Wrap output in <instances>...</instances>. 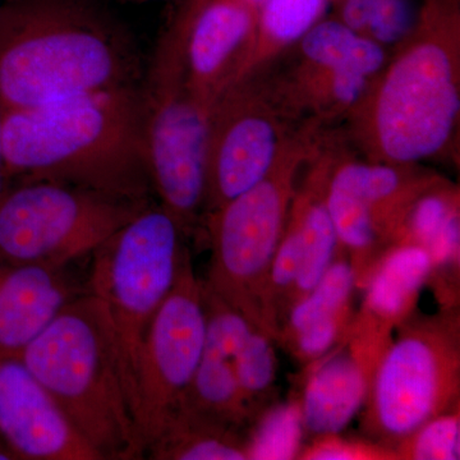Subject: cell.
<instances>
[{
    "label": "cell",
    "mask_w": 460,
    "mask_h": 460,
    "mask_svg": "<svg viewBox=\"0 0 460 460\" xmlns=\"http://www.w3.org/2000/svg\"><path fill=\"white\" fill-rule=\"evenodd\" d=\"M460 118V0H420L410 35L339 129L363 159L420 165L456 157Z\"/></svg>",
    "instance_id": "obj_1"
},
{
    "label": "cell",
    "mask_w": 460,
    "mask_h": 460,
    "mask_svg": "<svg viewBox=\"0 0 460 460\" xmlns=\"http://www.w3.org/2000/svg\"><path fill=\"white\" fill-rule=\"evenodd\" d=\"M135 36L109 0L0 3V105L41 107L141 86Z\"/></svg>",
    "instance_id": "obj_2"
},
{
    "label": "cell",
    "mask_w": 460,
    "mask_h": 460,
    "mask_svg": "<svg viewBox=\"0 0 460 460\" xmlns=\"http://www.w3.org/2000/svg\"><path fill=\"white\" fill-rule=\"evenodd\" d=\"M2 142L9 183L59 181L140 202L154 195L141 86L3 109Z\"/></svg>",
    "instance_id": "obj_3"
},
{
    "label": "cell",
    "mask_w": 460,
    "mask_h": 460,
    "mask_svg": "<svg viewBox=\"0 0 460 460\" xmlns=\"http://www.w3.org/2000/svg\"><path fill=\"white\" fill-rule=\"evenodd\" d=\"M21 358L102 460L145 458L119 341L91 293L66 305Z\"/></svg>",
    "instance_id": "obj_4"
},
{
    "label": "cell",
    "mask_w": 460,
    "mask_h": 460,
    "mask_svg": "<svg viewBox=\"0 0 460 460\" xmlns=\"http://www.w3.org/2000/svg\"><path fill=\"white\" fill-rule=\"evenodd\" d=\"M328 131L314 124L296 129L259 183L205 219L211 244L205 286L269 334L263 313L266 278L302 172Z\"/></svg>",
    "instance_id": "obj_5"
},
{
    "label": "cell",
    "mask_w": 460,
    "mask_h": 460,
    "mask_svg": "<svg viewBox=\"0 0 460 460\" xmlns=\"http://www.w3.org/2000/svg\"><path fill=\"white\" fill-rule=\"evenodd\" d=\"M186 17L177 9L157 40L141 84L151 189L187 234L204 219L211 108L187 77Z\"/></svg>",
    "instance_id": "obj_6"
},
{
    "label": "cell",
    "mask_w": 460,
    "mask_h": 460,
    "mask_svg": "<svg viewBox=\"0 0 460 460\" xmlns=\"http://www.w3.org/2000/svg\"><path fill=\"white\" fill-rule=\"evenodd\" d=\"M186 235L169 211L150 204L90 256L87 292L107 308L133 402L145 338L189 252L183 243Z\"/></svg>",
    "instance_id": "obj_7"
},
{
    "label": "cell",
    "mask_w": 460,
    "mask_h": 460,
    "mask_svg": "<svg viewBox=\"0 0 460 460\" xmlns=\"http://www.w3.org/2000/svg\"><path fill=\"white\" fill-rule=\"evenodd\" d=\"M150 204L59 181H12L0 199V262L72 265Z\"/></svg>",
    "instance_id": "obj_8"
},
{
    "label": "cell",
    "mask_w": 460,
    "mask_h": 460,
    "mask_svg": "<svg viewBox=\"0 0 460 460\" xmlns=\"http://www.w3.org/2000/svg\"><path fill=\"white\" fill-rule=\"evenodd\" d=\"M405 323L378 359L365 404L366 429L392 452L423 423L459 407L458 323L454 316Z\"/></svg>",
    "instance_id": "obj_9"
},
{
    "label": "cell",
    "mask_w": 460,
    "mask_h": 460,
    "mask_svg": "<svg viewBox=\"0 0 460 460\" xmlns=\"http://www.w3.org/2000/svg\"><path fill=\"white\" fill-rule=\"evenodd\" d=\"M389 54L332 14L265 68L296 123L332 128L361 102Z\"/></svg>",
    "instance_id": "obj_10"
},
{
    "label": "cell",
    "mask_w": 460,
    "mask_h": 460,
    "mask_svg": "<svg viewBox=\"0 0 460 460\" xmlns=\"http://www.w3.org/2000/svg\"><path fill=\"white\" fill-rule=\"evenodd\" d=\"M301 127L281 104L265 66L230 84L210 111L204 220L259 183Z\"/></svg>",
    "instance_id": "obj_11"
},
{
    "label": "cell",
    "mask_w": 460,
    "mask_h": 460,
    "mask_svg": "<svg viewBox=\"0 0 460 460\" xmlns=\"http://www.w3.org/2000/svg\"><path fill=\"white\" fill-rule=\"evenodd\" d=\"M204 284L187 252L174 287L145 338L135 378V408L146 449L189 392L204 352Z\"/></svg>",
    "instance_id": "obj_12"
},
{
    "label": "cell",
    "mask_w": 460,
    "mask_h": 460,
    "mask_svg": "<svg viewBox=\"0 0 460 460\" xmlns=\"http://www.w3.org/2000/svg\"><path fill=\"white\" fill-rule=\"evenodd\" d=\"M436 177L420 165L350 155L341 131H334L325 204L341 247L353 259L367 260L384 244H394L411 202Z\"/></svg>",
    "instance_id": "obj_13"
},
{
    "label": "cell",
    "mask_w": 460,
    "mask_h": 460,
    "mask_svg": "<svg viewBox=\"0 0 460 460\" xmlns=\"http://www.w3.org/2000/svg\"><path fill=\"white\" fill-rule=\"evenodd\" d=\"M187 77L208 107L247 74L255 50L259 5L251 0H181Z\"/></svg>",
    "instance_id": "obj_14"
},
{
    "label": "cell",
    "mask_w": 460,
    "mask_h": 460,
    "mask_svg": "<svg viewBox=\"0 0 460 460\" xmlns=\"http://www.w3.org/2000/svg\"><path fill=\"white\" fill-rule=\"evenodd\" d=\"M390 330L362 314L350 325L347 344L314 368L299 402L305 434L314 438L339 435L359 414Z\"/></svg>",
    "instance_id": "obj_15"
},
{
    "label": "cell",
    "mask_w": 460,
    "mask_h": 460,
    "mask_svg": "<svg viewBox=\"0 0 460 460\" xmlns=\"http://www.w3.org/2000/svg\"><path fill=\"white\" fill-rule=\"evenodd\" d=\"M0 438L31 460H102L21 356H0Z\"/></svg>",
    "instance_id": "obj_16"
},
{
    "label": "cell",
    "mask_w": 460,
    "mask_h": 460,
    "mask_svg": "<svg viewBox=\"0 0 460 460\" xmlns=\"http://www.w3.org/2000/svg\"><path fill=\"white\" fill-rule=\"evenodd\" d=\"M71 266L0 262V356H21L66 305L87 292Z\"/></svg>",
    "instance_id": "obj_17"
},
{
    "label": "cell",
    "mask_w": 460,
    "mask_h": 460,
    "mask_svg": "<svg viewBox=\"0 0 460 460\" xmlns=\"http://www.w3.org/2000/svg\"><path fill=\"white\" fill-rule=\"evenodd\" d=\"M434 272V261L425 247L392 244L368 272L363 313L390 328L402 323Z\"/></svg>",
    "instance_id": "obj_18"
},
{
    "label": "cell",
    "mask_w": 460,
    "mask_h": 460,
    "mask_svg": "<svg viewBox=\"0 0 460 460\" xmlns=\"http://www.w3.org/2000/svg\"><path fill=\"white\" fill-rule=\"evenodd\" d=\"M395 243L425 247L434 270L456 268L460 246L458 189L438 175L411 202Z\"/></svg>",
    "instance_id": "obj_19"
},
{
    "label": "cell",
    "mask_w": 460,
    "mask_h": 460,
    "mask_svg": "<svg viewBox=\"0 0 460 460\" xmlns=\"http://www.w3.org/2000/svg\"><path fill=\"white\" fill-rule=\"evenodd\" d=\"M146 456L155 460H246L247 438L239 435V429L181 405L148 445Z\"/></svg>",
    "instance_id": "obj_20"
},
{
    "label": "cell",
    "mask_w": 460,
    "mask_h": 460,
    "mask_svg": "<svg viewBox=\"0 0 460 460\" xmlns=\"http://www.w3.org/2000/svg\"><path fill=\"white\" fill-rule=\"evenodd\" d=\"M234 357L235 353L204 345L198 370L181 405L239 429L253 419L238 384Z\"/></svg>",
    "instance_id": "obj_21"
},
{
    "label": "cell",
    "mask_w": 460,
    "mask_h": 460,
    "mask_svg": "<svg viewBox=\"0 0 460 460\" xmlns=\"http://www.w3.org/2000/svg\"><path fill=\"white\" fill-rule=\"evenodd\" d=\"M335 0H263L247 74L268 66L328 17ZM246 74V75H247Z\"/></svg>",
    "instance_id": "obj_22"
},
{
    "label": "cell",
    "mask_w": 460,
    "mask_h": 460,
    "mask_svg": "<svg viewBox=\"0 0 460 460\" xmlns=\"http://www.w3.org/2000/svg\"><path fill=\"white\" fill-rule=\"evenodd\" d=\"M420 0H335L332 14L392 50L416 25Z\"/></svg>",
    "instance_id": "obj_23"
},
{
    "label": "cell",
    "mask_w": 460,
    "mask_h": 460,
    "mask_svg": "<svg viewBox=\"0 0 460 460\" xmlns=\"http://www.w3.org/2000/svg\"><path fill=\"white\" fill-rule=\"evenodd\" d=\"M357 284L352 261L338 255L316 287L288 308L286 328L279 335L288 339L317 321L350 316V302Z\"/></svg>",
    "instance_id": "obj_24"
},
{
    "label": "cell",
    "mask_w": 460,
    "mask_h": 460,
    "mask_svg": "<svg viewBox=\"0 0 460 460\" xmlns=\"http://www.w3.org/2000/svg\"><path fill=\"white\" fill-rule=\"evenodd\" d=\"M271 335L253 325L234 357V368L242 394L255 420L271 399L277 377V356Z\"/></svg>",
    "instance_id": "obj_25"
},
{
    "label": "cell",
    "mask_w": 460,
    "mask_h": 460,
    "mask_svg": "<svg viewBox=\"0 0 460 460\" xmlns=\"http://www.w3.org/2000/svg\"><path fill=\"white\" fill-rule=\"evenodd\" d=\"M247 438L248 459H295L301 454L305 429L298 402L266 408Z\"/></svg>",
    "instance_id": "obj_26"
},
{
    "label": "cell",
    "mask_w": 460,
    "mask_h": 460,
    "mask_svg": "<svg viewBox=\"0 0 460 460\" xmlns=\"http://www.w3.org/2000/svg\"><path fill=\"white\" fill-rule=\"evenodd\" d=\"M396 459L458 460L460 458L459 407L423 423L394 450Z\"/></svg>",
    "instance_id": "obj_27"
},
{
    "label": "cell",
    "mask_w": 460,
    "mask_h": 460,
    "mask_svg": "<svg viewBox=\"0 0 460 460\" xmlns=\"http://www.w3.org/2000/svg\"><path fill=\"white\" fill-rule=\"evenodd\" d=\"M299 456L310 460L396 459L394 452L386 447L353 443L338 435L314 438V443Z\"/></svg>",
    "instance_id": "obj_28"
},
{
    "label": "cell",
    "mask_w": 460,
    "mask_h": 460,
    "mask_svg": "<svg viewBox=\"0 0 460 460\" xmlns=\"http://www.w3.org/2000/svg\"><path fill=\"white\" fill-rule=\"evenodd\" d=\"M2 118L3 109L2 105H0V199H2V196L4 195V192L7 190L9 186L7 172H5L4 154H3Z\"/></svg>",
    "instance_id": "obj_29"
},
{
    "label": "cell",
    "mask_w": 460,
    "mask_h": 460,
    "mask_svg": "<svg viewBox=\"0 0 460 460\" xmlns=\"http://www.w3.org/2000/svg\"><path fill=\"white\" fill-rule=\"evenodd\" d=\"M251 2L255 3V4L260 5L263 2V0H251Z\"/></svg>",
    "instance_id": "obj_30"
},
{
    "label": "cell",
    "mask_w": 460,
    "mask_h": 460,
    "mask_svg": "<svg viewBox=\"0 0 460 460\" xmlns=\"http://www.w3.org/2000/svg\"><path fill=\"white\" fill-rule=\"evenodd\" d=\"M5 456L4 453L0 452V459H8L7 456Z\"/></svg>",
    "instance_id": "obj_31"
},
{
    "label": "cell",
    "mask_w": 460,
    "mask_h": 460,
    "mask_svg": "<svg viewBox=\"0 0 460 460\" xmlns=\"http://www.w3.org/2000/svg\"><path fill=\"white\" fill-rule=\"evenodd\" d=\"M135 2H154V0H135Z\"/></svg>",
    "instance_id": "obj_32"
}]
</instances>
